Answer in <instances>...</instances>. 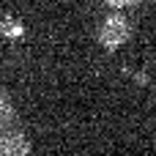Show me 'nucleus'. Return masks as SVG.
<instances>
[{
    "label": "nucleus",
    "mask_w": 156,
    "mask_h": 156,
    "mask_svg": "<svg viewBox=\"0 0 156 156\" xmlns=\"http://www.w3.org/2000/svg\"><path fill=\"white\" fill-rule=\"evenodd\" d=\"M132 36V25L123 14H110L101 25H99V44L104 49H118L129 41Z\"/></svg>",
    "instance_id": "obj_1"
},
{
    "label": "nucleus",
    "mask_w": 156,
    "mask_h": 156,
    "mask_svg": "<svg viewBox=\"0 0 156 156\" xmlns=\"http://www.w3.org/2000/svg\"><path fill=\"white\" fill-rule=\"evenodd\" d=\"M0 156H30V140L22 132L0 134Z\"/></svg>",
    "instance_id": "obj_2"
},
{
    "label": "nucleus",
    "mask_w": 156,
    "mask_h": 156,
    "mask_svg": "<svg viewBox=\"0 0 156 156\" xmlns=\"http://www.w3.org/2000/svg\"><path fill=\"white\" fill-rule=\"evenodd\" d=\"M11 121H14V104H11V99L5 96V90H0V132H3Z\"/></svg>",
    "instance_id": "obj_4"
},
{
    "label": "nucleus",
    "mask_w": 156,
    "mask_h": 156,
    "mask_svg": "<svg viewBox=\"0 0 156 156\" xmlns=\"http://www.w3.org/2000/svg\"><path fill=\"white\" fill-rule=\"evenodd\" d=\"M0 36L3 38H22L25 36V25L19 22V19H14V16H3L0 19Z\"/></svg>",
    "instance_id": "obj_3"
},
{
    "label": "nucleus",
    "mask_w": 156,
    "mask_h": 156,
    "mask_svg": "<svg viewBox=\"0 0 156 156\" xmlns=\"http://www.w3.org/2000/svg\"><path fill=\"white\" fill-rule=\"evenodd\" d=\"M112 8H126V5H134V3H140V0H107Z\"/></svg>",
    "instance_id": "obj_5"
}]
</instances>
